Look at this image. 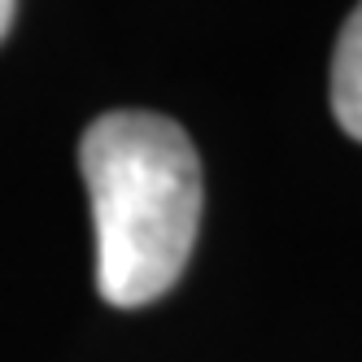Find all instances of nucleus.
Instances as JSON below:
<instances>
[{
  "label": "nucleus",
  "mask_w": 362,
  "mask_h": 362,
  "mask_svg": "<svg viewBox=\"0 0 362 362\" xmlns=\"http://www.w3.org/2000/svg\"><path fill=\"white\" fill-rule=\"evenodd\" d=\"M96 231V288L148 305L175 288L201 227V162L179 122L148 110L100 114L79 144Z\"/></svg>",
  "instance_id": "nucleus-1"
},
{
  "label": "nucleus",
  "mask_w": 362,
  "mask_h": 362,
  "mask_svg": "<svg viewBox=\"0 0 362 362\" xmlns=\"http://www.w3.org/2000/svg\"><path fill=\"white\" fill-rule=\"evenodd\" d=\"M332 114L354 140H362V5L349 13L332 53Z\"/></svg>",
  "instance_id": "nucleus-2"
},
{
  "label": "nucleus",
  "mask_w": 362,
  "mask_h": 362,
  "mask_svg": "<svg viewBox=\"0 0 362 362\" xmlns=\"http://www.w3.org/2000/svg\"><path fill=\"white\" fill-rule=\"evenodd\" d=\"M13 9H18V0H0V40H5L9 27H13Z\"/></svg>",
  "instance_id": "nucleus-3"
}]
</instances>
